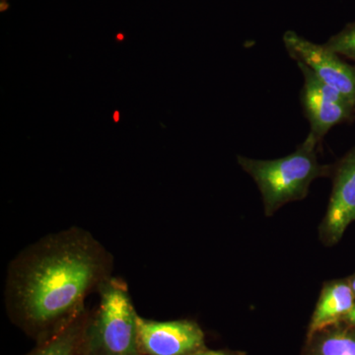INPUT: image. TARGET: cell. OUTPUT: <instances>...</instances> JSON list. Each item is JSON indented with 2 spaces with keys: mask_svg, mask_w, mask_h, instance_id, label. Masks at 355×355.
<instances>
[{
  "mask_svg": "<svg viewBox=\"0 0 355 355\" xmlns=\"http://www.w3.org/2000/svg\"><path fill=\"white\" fill-rule=\"evenodd\" d=\"M113 266V256L85 229L44 236L9 265L7 310L20 326L46 340L86 311V298L112 277Z\"/></svg>",
  "mask_w": 355,
  "mask_h": 355,
  "instance_id": "cell-1",
  "label": "cell"
},
{
  "mask_svg": "<svg viewBox=\"0 0 355 355\" xmlns=\"http://www.w3.org/2000/svg\"><path fill=\"white\" fill-rule=\"evenodd\" d=\"M318 146L317 140L308 135L293 153L284 157L273 160L238 157L242 169L258 186L266 214H272L287 202L302 200L313 181L330 173V167L318 161Z\"/></svg>",
  "mask_w": 355,
  "mask_h": 355,
  "instance_id": "cell-2",
  "label": "cell"
},
{
  "mask_svg": "<svg viewBox=\"0 0 355 355\" xmlns=\"http://www.w3.org/2000/svg\"><path fill=\"white\" fill-rule=\"evenodd\" d=\"M100 303L89 318L83 352L89 355H142L139 315L125 280L110 277L99 289Z\"/></svg>",
  "mask_w": 355,
  "mask_h": 355,
  "instance_id": "cell-3",
  "label": "cell"
},
{
  "mask_svg": "<svg viewBox=\"0 0 355 355\" xmlns=\"http://www.w3.org/2000/svg\"><path fill=\"white\" fill-rule=\"evenodd\" d=\"M303 76L301 105L310 123L311 137L321 144L331 128L355 120V107L340 92L327 85L302 62H296Z\"/></svg>",
  "mask_w": 355,
  "mask_h": 355,
  "instance_id": "cell-4",
  "label": "cell"
},
{
  "mask_svg": "<svg viewBox=\"0 0 355 355\" xmlns=\"http://www.w3.org/2000/svg\"><path fill=\"white\" fill-rule=\"evenodd\" d=\"M284 46L289 57L313 70L327 85L340 92L355 107V64H349L324 44L313 43L297 33L284 35Z\"/></svg>",
  "mask_w": 355,
  "mask_h": 355,
  "instance_id": "cell-5",
  "label": "cell"
},
{
  "mask_svg": "<svg viewBox=\"0 0 355 355\" xmlns=\"http://www.w3.org/2000/svg\"><path fill=\"white\" fill-rule=\"evenodd\" d=\"M140 349L146 355H190L202 349L205 336L191 321L157 322L139 317Z\"/></svg>",
  "mask_w": 355,
  "mask_h": 355,
  "instance_id": "cell-6",
  "label": "cell"
},
{
  "mask_svg": "<svg viewBox=\"0 0 355 355\" xmlns=\"http://www.w3.org/2000/svg\"><path fill=\"white\" fill-rule=\"evenodd\" d=\"M355 221V146L336 165L324 234L330 243L342 239L345 230Z\"/></svg>",
  "mask_w": 355,
  "mask_h": 355,
  "instance_id": "cell-7",
  "label": "cell"
},
{
  "mask_svg": "<svg viewBox=\"0 0 355 355\" xmlns=\"http://www.w3.org/2000/svg\"><path fill=\"white\" fill-rule=\"evenodd\" d=\"M354 301L355 294L350 282H336L324 287L313 315L311 333L347 317L355 305Z\"/></svg>",
  "mask_w": 355,
  "mask_h": 355,
  "instance_id": "cell-8",
  "label": "cell"
},
{
  "mask_svg": "<svg viewBox=\"0 0 355 355\" xmlns=\"http://www.w3.org/2000/svg\"><path fill=\"white\" fill-rule=\"evenodd\" d=\"M90 315L86 311L76 319L42 340L38 347L28 355H81Z\"/></svg>",
  "mask_w": 355,
  "mask_h": 355,
  "instance_id": "cell-9",
  "label": "cell"
},
{
  "mask_svg": "<svg viewBox=\"0 0 355 355\" xmlns=\"http://www.w3.org/2000/svg\"><path fill=\"white\" fill-rule=\"evenodd\" d=\"M318 355H355V331H338L324 338Z\"/></svg>",
  "mask_w": 355,
  "mask_h": 355,
  "instance_id": "cell-10",
  "label": "cell"
},
{
  "mask_svg": "<svg viewBox=\"0 0 355 355\" xmlns=\"http://www.w3.org/2000/svg\"><path fill=\"white\" fill-rule=\"evenodd\" d=\"M329 50L338 53L340 57L349 58L355 64V21L331 37L324 44Z\"/></svg>",
  "mask_w": 355,
  "mask_h": 355,
  "instance_id": "cell-11",
  "label": "cell"
},
{
  "mask_svg": "<svg viewBox=\"0 0 355 355\" xmlns=\"http://www.w3.org/2000/svg\"><path fill=\"white\" fill-rule=\"evenodd\" d=\"M190 355H228L226 354L225 352H214V350H198V352H195V354H191Z\"/></svg>",
  "mask_w": 355,
  "mask_h": 355,
  "instance_id": "cell-12",
  "label": "cell"
},
{
  "mask_svg": "<svg viewBox=\"0 0 355 355\" xmlns=\"http://www.w3.org/2000/svg\"><path fill=\"white\" fill-rule=\"evenodd\" d=\"M345 319H347L350 324H355V305L354 306V308H352V311H350L349 314L347 315Z\"/></svg>",
  "mask_w": 355,
  "mask_h": 355,
  "instance_id": "cell-13",
  "label": "cell"
},
{
  "mask_svg": "<svg viewBox=\"0 0 355 355\" xmlns=\"http://www.w3.org/2000/svg\"><path fill=\"white\" fill-rule=\"evenodd\" d=\"M9 1L10 0H0V7H1V11H6L7 7L9 6Z\"/></svg>",
  "mask_w": 355,
  "mask_h": 355,
  "instance_id": "cell-14",
  "label": "cell"
},
{
  "mask_svg": "<svg viewBox=\"0 0 355 355\" xmlns=\"http://www.w3.org/2000/svg\"><path fill=\"white\" fill-rule=\"evenodd\" d=\"M350 286H352V291H354L355 294V277H354V279L352 280V282H350Z\"/></svg>",
  "mask_w": 355,
  "mask_h": 355,
  "instance_id": "cell-15",
  "label": "cell"
},
{
  "mask_svg": "<svg viewBox=\"0 0 355 355\" xmlns=\"http://www.w3.org/2000/svg\"><path fill=\"white\" fill-rule=\"evenodd\" d=\"M81 355H89V354H84V352H83V354Z\"/></svg>",
  "mask_w": 355,
  "mask_h": 355,
  "instance_id": "cell-16",
  "label": "cell"
}]
</instances>
